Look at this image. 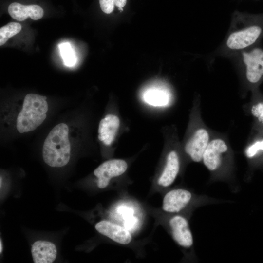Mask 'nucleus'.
<instances>
[{
	"instance_id": "nucleus-1",
	"label": "nucleus",
	"mask_w": 263,
	"mask_h": 263,
	"mask_svg": "<svg viewBox=\"0 0 263 263\" xmlns=\"http://www.w3.org/2000/svg\"><path fill=\"white\" fill-rule=\"evenodd\" d=\"M68 126L60 123L50 131L44 142L42 157L44 162L52 167H62L69 161L71 145Z\"/></svg>"
},
{
	"instance_id": "nucleus-2",
	"label": "nucleus",
	"mask_w": 263,
	"mask_h": 263,
	"mask_svg": "<svg viewBox=\"0 0 263 263\" xmlns=\"http://www.w3.org/2000/svg\"><path fill=\"white\" fill-rule=\"evenodd\" d=\"M46 98L32 93L25 96L17 119L16 127L19 133L32 132L43 122L48 109Z\"/></svg>"
},
{
	"instance_id": "nucleus-3",
	"label": "nucleus",
	"mask_w": 263,
	"mask_h": 263,
	"mask_svg": "<svg viewBox=\"0 0 263 263\" xmlns=\"http://www.w3.org/2000/svg\"><path fill=\"white\" fill-rule=\"evenodd\" d=\"M127 168V162L122 159H112L104 162L94 172L97 178V187L101 189L105 188L112 178L123 174Z\"/></svg>"
},
{
	"instance_id": "nucleus-4",
	"label": "nucleus",
	"mask_w": 263,
	"mask_h": 263,
	"mask_svg": "<svg viewBox=\"0 0 263 263\" xmlns=\"http://www.w3.org/2000/svg\"><path fill=\"white\" fill-rule=\"evenodd\" d=\"M263 31L261 25H251L247 28L232 33L227 39V46L231 49H241L254 44Z\"/></svg>"
},
{
	"instance_id": "nucleus-5",
	"label": "nucleus",
	"mask_w": 263,
	"mask_h": 263,
	"mask_svg": "<svg viewBox=\"0 0 263 263\" xmlns=\"http://www.w3.org/2000/svg\"><path fill=\"white\" fill-rule=\"evenodd\" d=\"M243 58L246 67V76L251 83L259 82L263 76V49L255 48L243 53Z\"/></svg>"
},
{
	"instance_id": "nucleus-6",
	"label": "nucleus",
	"mask_w": 263,
	"mask_h": 263,
	"mask_svg": "<svg viewBox=\"0 0 263 263\" xmlns=\"http://www.w3.org/2000/svg\"><path fill=\"white\" fill-rule=\"evenodd\" d=\"M173 239L184 248L191 247L193 243V236L187 220L181 215L173 216L169 221Z\"/></svg>"
},
{
	"instance_id": "nucleus-7",
	"label": "nucleus",
	"mask_w": 263,
	"mask_h": 263,
	"mask_svg": "<svg viewBox=\"0 0 263 263\" xmlns=\"http://www.w3.org/2000/svg\"><path fill=\"white\" fill-rule=\"evenodd\" d=\"M191 197V193L184 189L170 190L164 197L162 209L168 213H178L188 205Z\"/></svg>"
},
{
	"instance_id": "nucleus-8",
	"label": "nucleus",
	"mask_w": 263,
	"mask_h": 263,
	"mask_svg": "<svg viewBox=\"0 0 263 263\" xmlns=\"http://www.w3.org/2000/svg\"><path fill=\"white\" fill-rule=\"evenodd\" d=\"M95 228L100 234L121 244H128L132 240V235L128 230L107 220L99 221Z\"/></svg>"
},
{
	"instance_id": "nucleus-9",
	"label": "nucleus",
	"mask_w": 263,
	"mask_h": 263,
	"mask_svg": "<svg viewBox=\"0 0 263 263\" xmlns=\"http://www.w3.org/2000/svg\"><path fill=\"white\" fill-rule=\"evenodd\" d=\"M209 140L207 132L204 129L198 130L187 143L185 151L191 159L198 162L203 159V154Z\"/></svg>"
},
{
	"instance_id": "nucleus-10",
	"label": "nucleus",
	"mask_w": 263,
	"mask_h": 263,
	"mask_svg": "<svg viewBox=\"0 0 263 263\" xmlns=\"http://www.w3.org/2000/svg\"><path fill=\"white\" fill-rule=\"evenodd\" d=\"M227 150V146L222 140H212L208 144L203 154V160L207 168L211 171L217 169L221 164V155Z\"/></svg>"
},
{
	"instance_id": "nucleus-11",
	"label": "nucleus",
	"mask_w": 263,
	"mask_h": 263,
	"mask_svg": "<svg viewBox=\"0 0 263 263\" xmlns=\"http://www.w3.org/2000/svg\"><path fill=\"white\" fill-rule=\"evenodd\" d=\"M32 255L35 263H51L56 259L57 250L52 243L46 241H37L32 246Z\"/></svg>"
},
{
	"instance_id": "nucleus-12",
	"label": "nucleus",
	"mask_w": 263,
	"mask_h": 263,
	"mask_svg": "<svg viewBox=\"0 0 263 263\" xmlns=\"http://www.w3.org/2000/svg\"><path fill=\"white\" fill-rule=\"evenodd\" d=\"M8 11L11 17L18 21H23L28 17L37 20L40 19L44 14L43 9L38 5H23L18 2L10 4Z\"/></svg>"
},
{
	"instance_id": "nucleus-13",
	"label": "nucleus",
	"mask_w": 263,
	"mask_h": 263,
	"mask_svg": "<svg viewBox=\"0 0 263 263\" xmlns=\"http://www.w3.org/2000/svg\"><path fill=\"white\" fill-rule=\"evenodd\" d=\"M120 125L118 117L108 114L100 122L98 127V139L106 145H110L114 139Z\"/></svg>"
},
{
	"instance_id": "nucleus-14",
	"label": "nucleus",
	"mask_w": 263,
	"mask_h": 263,
	"mask_svg": "<svg viewBox=\"0 0 263 263\" xmlns=\"http://www.w3.org/2000/svg\"><path fill=\"white\" fill-rule=\"evenodd\" d=\"M179 170V160L177 153L170 152L167 158L164 169L158 178L157 183L162 187H168L174 181Z\"/></svg>"
},
{
	"instance_id": "nucleus-15",
	"label": "nucleus",
	"mask_w": 263,
	"mask_h": 263,
	"mask_svg": "<svg viewBox=\"0 0 263 263\" xmlns=\"http://www.w3.org/2000/svg\"><path fill=\"white\" fill-rule=\"evenodd\" d=\"M143 98L146 103L153 106H166L170 100V96L167 92L156 88L146 91Z\"/></svg>"
},
{
	"instance_id": "nucleus-16",
	"label": "nucleus",
	"mask_w": 263,
	"mask_h": 263,
	"mask_svg": "<svg viewBox=\"0 0 263 263\" xmlns=\"http://www.w3.org/2000/svg\"><path fill=\"white\" fill-rule=\"evenodd\" d=\"M21 25L18 22H10L0 29V46L4 45L12 37L21 30Z\"/></svg>"
},
{
	"instance_id": "nucleus-17",
	"label": "nucleus",
	"mask_w": 263,
	"mask_h": 263,
	"mask_svg": "<svg viewBox=\"0 0 263 263\" xmlns=\"http://www.w3.org/2000/svg\"><path fill=\"white\" fill-rule=\"evenodd\" d=\"M59 48L64 64L69 67L75 65L76 62V57L70 44L68 42L61 43L59 45Z\"/></svg>"
},
{
	"instance_id": "nucleus-18",
	"label": "nucleus",
	"mask_w": 263,
	"mask_h": 263,
	"mask_svg": "<svg viewBox=\"0 0 263 263\" xmlns=\"http://www.w3.org/2000/svg\"><path fill=\"white\" fill-rule=\"evenodd\" d=\"M259 150H263V140L258 141L249 147L246 150L245 153L247 157L254 156Z\"/></svg>"
},
{
	"instance_id": "nucleus-19",
	"label": "nucleus",
	"mask_w": 263,
	"mask_h": 263,
	"mask_svg": "<svg viewBox=\"0 0 263 263\" xmlns=\"http://www.w3.org/2000/svg\"><path fill=\"white\" fill-rule=\"evenodd\" d=\"M251 113L253 116L263 124V102H260L253 105L251 108Z\"/></svg>"
},
{
	"instance_id": "nucleus-20",
	"label": "nucleus",
	"mask_w": 263,
	"mask_h": 263,
	"mask_svg": "<svg viewBox=\"0 0 263 263\" xmlns=\"http://www.w3.org/2000/svg\"><path fill=\"white\" fill-rule=\"evenodd\" d=\"M101 10L106 14L113 12L115 5L113 0H99Z\"/></svg>"
},
{
	"instance_id": "nucleus-21",
	"label": "nucleus",
	"mask_w": 263,
	"mask_h": 263,
	"mask_svg": "<svg viewBox=\"0 0 263 263\" xmlns=\"http://www.w3.org/2000/svg\"><path fill=\"white\" fill-rule=\"evenodd\" d=\"M113 1L115 5L121 9L125 6L127 2V0H113Z\"/></svg>"
},
{
	"instance_id": "nucleus-22",
	"label": "nucleus",
	"mask_w": 263,
	"mask_h": 263,
	"mask_svg": "<svg viewBox=\"0 0 263 263\" xmlns=\"http://www.w3.org/2000/svg\"><path fill=\"white\" fill-rule=\"evenodd\" d=\"M2 251V244H1V241L0 240V252L1 253Z\"/></svg>"
}]
</instances>
